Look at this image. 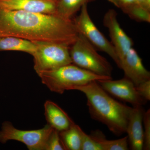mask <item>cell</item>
<instances>
[{
  "mask_svg": "<svg viewBox=\"0 0 150 150\" xmlns=\"http://www.w3.org/2000/svg\"><path fill=\"white\" fill-rule=\"evenodd\" d=\"M81 130L79 126L74 123L67 130L59 132L66 150H81Z\"/></svg>",
  "mask_w": 150,
  "mask_h": 150,
  "instance_id": "15",
  "label": "cell"
},
{
  "mask_svg": "<svg viewBox=\"0 0 150 150\" xmlns=\"http://www.w3.org/2000/svg\"><path fill=\"white\" fill-rule=\"evenodd\" d=\"M96 0H59L57 2L56 14L64 18L71 19L72 17L88 3Z\"/></svg>",
  "mask_w": 150,
  "mask_h": 150,
  "instance_id": "17",
  "label": "cell"
},
{
  "mask_svg": "<svg viewBox=\"0 0 150 150\" xmlns=\"http://www.w3.org/2000/svg\"><path fill=\"white\" fill-rule=\"evenodd\" d=\"M122 11L135 21L150 23V11L137 4L125 9Z\"/></svg>",
  "mask_w": 150,
  "mask_h": 150,
  "instance_id": "18",
  "label": "cell"
},
{
  "mask_svg": "<svg viewBox=\"0 0 150 150\" xmlns=\"http://www.w3.org/2000/svg\"><path fill=\"white\" fill-rule=\"evenodd\" d=\"M91 137L98 143L103 150H127L129 149L127 136L116 140H108L102 131L99 130L92 131Z\"/></svg>",
  "mask_w": 150,
  "mask_h": 150,
  "instance_id": "16",
  "label": "cell"
},
{
  "mask_svg": "<svg viewBox=\"0 0 150 150\" xmlns=\"http://www.w3.org/2000/svg\"><path fill=\"white\" fill-rule=\"evenodd\" d=\"M147 7L149 10H150V0H146Z\"/></svg>",
  "mask_w": 150,
  "mask_h": 150,
  "instance_id": "25",
  "label": "cell"
},
{
  "mask_svg": "<svg viewBox=\"0 0 150 150\" xmlns=\"http://www.w3.org/2000/svg\"><path fill=\"white\" fill-rule=\"evenodd\" d=\"M145 111L142 105L133 106L126 128L128 143L133 150H142L144 143L143 118Z\"/></svg>",
  "mask_w": 150,
  "mask_h": 150,
  "instance_id": "12",
  "label": "cell"
},
{
  "mask_svg": "<svg viewBox=\"0 0 150 150\" xmlns=\"http://www.w3.org/2000/svg\"><path fill=\"white\" fill-rule=\"evenodd\" d=\"M44 110L48 125L59 132L67 130L74 123L59 105L50 100L44 103Z\"/></svg>",
  "mask_w": 150,
  "mask_h": 150,
  "instance_id": "13",
  "label": "cell"
},
{
  "mask_svg": "<svg viewBox=\"0 0 150 150\" xmlns=\"http://www.w3.org/2000/svg\"><path fill=\"white\" fill-rule=\"evenodd\" d=\"M53 130L48 124L37 130H19L10 122L5 121L0 131V143L14 140L23 143L30 150H46L47 140Z\"/></svg>",
  "mask_w": 150,
  "mask_h": 150,
  "instance_id": "6",
  "label": "cell"
},
{
  "mask_svg": "<svg viewBox=\"0 0 150 150\" xmlns=\"http://www.w3.org/2000/svg\"><path fill=\"white\" fill-rule=\"evenodd\" d=\"M74 90L81 92L86 96L89 113L92 119L105 125L115 136L119 137L126 133L133 107L112 98L97 81L77 87Z\"/></svg>",
  "mask_w": 150,
  "mask_h": 150,
  "instance_id": "2",
  "label": "cell"
},
{
  "mask_svg": "<svg viewBox=\"0 0 150 150\" xmlns=\"http://www.w3.org/2000/svg\"><path fill=\"white\" fill-rule=\"evenodd\" d=\"M117 14L116 11L113 9L108 10L103 17V23L105 27L108 30L110 42L114 47L120 63L121 59L133 48L134 42L120 26L117 19Z\"/></svg>",
  "mask_w": 150,
  "mask_h": 150,
  "instance_id": "9",
  "label": "cell"
},
{
  "mask_svg": "<svg viewBox=\"0 0 150 150\" xmlns=\"http://www.w3.org/2000/svg\"><path fill=\"white\" fill-rule=\"evenodd\" d=\"M35 45L32 41L13 36L0 37V51H18L32 55Z\"/></svg>",
  "mask_w": 150,
  "mask_h": 150,
  "instance_id": "14",
  "label": "cell"
},
{
  "mask_svg": "<svg viewBox=\"0 0 150 150\" xmlns=\"http://www.w3.org/2000/svg\"><path fill=\"white\" fill-rule=\"evenodd\" d=\"M97 81L105 91L111 96L129 103L133 106L143 105L147 102L139 95L134 83L125 77L118 80L111 79Z\"/></svg>",
  "mask_w": 150,
  "mask_h": 150,
  "instance_id": "8",
  "label": "cell"
},
{
  "mask_svg": "<svg viewBox=\"0 0 150 150\" xmlns=\"http://www.w3.org/2000/svg\"><path fill=\"white\" fill-rule=\"evenodd\" d=\"M139 95L146 101L150 100V80L143 82L136 86Z\"/></svg>",
  "mask_w": 150,
  "mask_h": 150,
  "instance_id": "22",
  "label": "cell"
},
{
  "mask_svg": "<svg viewBox=\"0 0 150 150\" xmlns=\"http://www.w3.org/2000/svg\"><path fill=\"white\" fill-rule=\"evenodd\" d=\"M33 42L35 45V50L32 56L34 60V69L37 74L72 64L70 46L46 41Z\"/></svg>",
  "mask_w": 150,
  "mask_h": 150,
  "instance_id": "5",
  "label": "cell"
},
{
  "mask_svg": "<svg viewBox=\"0 0 150 150\" xmlns=\"http://www.w3.org/2000/svg\"><path fill=\"white\" fill-rule=\"evenodd\" d=\"M120 69L124 77L129 79L136 86L150 80V73L144 67L142 59L136 50L131 48L120 61Z\"/></svg>",
  "mask_w": 150,
  "mask_h": 150,
  "instance_id": "10",
  "label": "cell"
},
{
  "mask_svg": "<svg viewBox=\"0 0 150 150\" xmlns=\"http://www.w3.org/2000/svg\"><path fill=\"white\" fill-rule=\"evenodd\" d=\"M56 1H59V0H56Z\"/></svg>",
  "mask_w": 150,
  "mask_h": 150,
  "instance_id": "26",
  "label": "cell"
},
{
  "mask_svg": "<svg viewBox=\"0 0 150 150\" xmlns=\"http://www.w3.org/2000/svg\"><path fill=\"white\" fill-rule=\"evenodd\" d=\"M136 1L137 4H139V5L143 7L144 8H145L147 9L148 10H149L148 9L147 7L146 0H136Z\"/></svg>",
  "mask_w": 150,
  "mask_h": 150,
  "instance_id": "24",
  "label": "cell"
},
{
  "mask_svg": "<svg viewBox=\"0 0 150 150\" xmlns=\"http://www.w3.org/2000/svg\"><path fill=\"white\" fill-rule=\"evenodd\" d=\"M73 21L78 33L83 35L96 48L110 56L120 69V61L114 47L92 20L87 4L82 7L80 13Z\"/></svg>",
  "mask_w": 150,
  "mask_h": 150,
  "instance_id": "7",
  "label": "cell"
},
{
  "mask_svg": "<svg viewBox=\"0 0 150 150\" xmlns=\"http://www.w3.org/2000/svg\"><path fill=\"white\" fill-rule=\"evenodd\" d=\"M44 84L51 91L63 94L66 91L93 81L111 79L112 77L99 76L74 64L65 65L52 71L38 74Z\"/></svg>",
  "mask_w": 150,
  "mask_h": 150,
  "instance_id": "3",
  "label": "cell"
},
{
  "mask_svg": "<svg viewBox=\"0 0 150 150\" xmlns=\"http://www.w3.org/2000/svg\"><path fill=\"white\" fill-rule=\"evenodd\" d=\"M69 52L74 64L99 76L112 77V67L110 63L81 33L70 46Z\"/></svg>",
  "mask_w": 150,
  "mask_h": 150,
  "instance_id": "4",
  "label": "cell"
},
{
  "mask_svg": "<svg viewBox=\"0 0 150 150\" xmlns=\"http://www.w3.org/2000/svg\"><path fill=\"white\" fill-rule=\"evenodd\" d=\"M108 1L122 11L137 4L136 0H108Z\"/></svg>",
  "mask_w": 150,
  "mask_h": 150,
  "instance_id": "23",
  "label": "cell"
},
{
  "mask_svg": "<svg viewBox=\"0 0 150 150\" xmlns=\"http://www.w3.org/2000/svg\"><path fill=\"white\" fill-rule=\"evenodd\" d=\"M46 150H66L61 137L59 132L55 129L49 135L46 143Z\"/></svg>",
  "mask_w": 150,
  "mask_h": 150,
  "instance_id": "19",
  "label": "cell"
},
{
  "mask_svg": "<svg viewBox=\"0 0 150 150\" xmlns=\"http://www.w3.org/2000/svg\"><path fill=\"white\" fill-rule=\"evenodd\" d=\"M81 150H103L101 146L97 143L90 135L86 134L81 129Z\"/></svg>",
  "mask_w": 150,
  "mask_h": 150,
  "instance_id": "20",
  "label": "cell"
},
{
  "mask_svg": "<svg viewBox=\"0 0 150 150\" xmlns=\"http://www.w3.org/2000/svg\"><path fill=\"white\" fill-rule=\"evenodd\" d=\"M79 33L72 19L48 14L0 8V37L13 36L71 46Z\"/></svg>",
  "mask_w": 150,
  "mask_h": 150,
  "instance_id": "1",
  "label": "cell"
},
{
  "mask_svg": "<svg viewBox=\"0 0 150 150\" xmlns=\"http://www.w3.org/2000/svg\"><path fill=\"white\" fill-rule=\"evenodd\" d=\"M144 143L143 150H150V109L145 111L143 118Z\"/></svg>",
  "mask_w": 150,
  "mask_h": 150,
  "instance_id": "21",
  "label": "cell"
},
{
  "mask_svg": "<svg viewBox=\"0 0 150 150\" xmlns=\"http://www.w3.org/2000/svg\"><path fill=\"white\" fill-rule=\"evenodd\" d=\"M56 0H0V8L11 11L57 14Z\"/></svg>",
  "mask_w": 150,
  "mask_h": 150,
  "instance_id": "11",
  "label": "cell"
}]
</instances>
